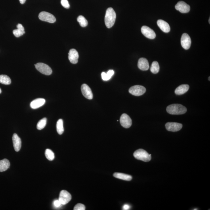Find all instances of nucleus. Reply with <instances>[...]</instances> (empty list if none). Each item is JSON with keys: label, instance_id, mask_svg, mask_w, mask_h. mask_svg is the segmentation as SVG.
<instances>
[{"label": "nucleus", "instance_id": "nucleus-21", "mask_svg": "<svg viewBox=\"0 0 210 210\" xmlns=\"http://www.w3.org/2000/svg\"><path fill=\"white\" fill-rule=\"evenodd\" d=\"M114 177L116 178L120 179V180H125V181H130L132 180V176L128 174H125L122 173H118L116 172L114 173Z\"/></svg>", "mask_w": 210, "mask_h": 210}, {"label": "nucleus", "instance_id": "nucleus-9", "mask_svg": "<svg viewBox=\"0 0 210 210\" xmlns=\"http://www.w3.org/2000/svg\"><path fill=\"white\" fill-rule=\"evenodd\" d=\"M176 10L183 13H188L190 10V7L184 1H180L175 6Z\"/></svg>", "mask_w": 210, "mask_h": 210}, {"label": "nucleus", "instance_id": "nucleus-23", "mask_svg": "<svg viewBox=\"0 0 210 210\" xmlns=\"http://www.w3.org/2000/svg\"><path fill=\"white\" fill-rule=\"evenodd\" d=\"M56 130L59 134L62 135L64 132L63 126V121L62 119H59L56 123Z\"/></svg>", "mask_w": 210, "mask_h": 210}, {"label": "nucleus", "instance_id": "nucleus-24", "mask_svg": "<svg viewBox=\"0 0 210 210\" xmlns=\"http://www.w3.org/2000/svg\"><path fill=\"white\" fill-rule=\"evenodd\" d=\"M11 79L6 75H0V83L2 84L8 85L11 83Z\"/></svg>", "mask_w": 210, "mask_h": 210}, {"label": "nucleus", "instance_id": "nucleus-1", "mask_svg": "<svg viewBox=\"0 0 210 210\" xmlns=\"http://www.w3.org/2000/svg\"><path fill=\"white\" fill-rule=\"evenodd\" d=\"M168 113L172 115H180L185 114L187 111L186 107L180 104H173L169 105L167 107Z\"/></svg>", "mask_w": 210, "mask_h": 210}, {"label": "nucleus", "instance_id": "nucleus-18", "mask_svg": "<svg viewBox=\"0 0 210 210\" xmlns=\"http://www.w3.org/2000/svg\"><path fill=\"white\" fill-rule=\"evenodd\" d=\"M157 23L158 25L162 31L165 33H168L170 31V27L166 21L163 20H159L158 21Z\"/></svg>", "mask_w": 210, "mask_h": 210}, {"label": "nucleus", "instance_id": "nucleus-2", "mask_svg": "<svg viewBox=\"0 0 210 210\" xmlns=\"http://www.w3.org/2000/svg\"><path fill=\"white\" fill-rule=\"evenodd\" d=\"M116 14L113 9L109 8L106 11L105 17V23L107 28H111L115 23Z\"/></svg>", "mask_w": 210, "mask_h": 210}, {"label": "nucleus", "instance_id": "nucleus-31", "mask_svg": "<svg viewBox=\"0 0 210 210\" xmlns=\"http://www.w3.org/2000/svg\"><path fill=\"white\" fill-rule=\"evenodd\" d=\"M61 4L64 8L68 9L70 8V5L67 0H61Z\"/></svg>", "mask_w": 210, "mask_h": 210}, {"label": "nucleus", "instance_id": "nucleus-36", "mask_svg": "<svg viewBox=\"0 0 210 210\" xmlns=\"http://www.w3.org/2000/svg\"><path fill=\"white\" fill-rule=\"evenodd\" d=\"M1 92H2V91H1V88H0V94L1 93Z\"/></svg>", "mask_w": 210, "mask_h": 210}, {"label": "nucleus", "instance_id": "nucleus-6", "mask_svg": "<svg viewBox=\"0 0 210 210\" xmlns=\"http://www.w3.org/2000/svg\"><path fill=\"white\" fill-rule=\"evenodd\" d=\"M39 18L42 21L53 23L56 21V17L51 13L45 11H42L39 14Z\"/></svg>", "mask_w": 210, "mask_h": 210}, {"label": "nucleus", "instance_id": "nucleus-33", "mask_svg": "<svg viewBox=\"0 0 210 210\" xmlns=\"http://www.w3.org/2000/svg\"><path fill=\"white\" fill-rule=\"evenodd\" d=\"M17 28L18 29L21 30H22L23 31H25L24 27L23 26V25L21 24H18L17 25Z\"/></svg>", "mask_w": 210, "mask_h": 210}, {"label": "nucleus", "instance_id": "nucleus-10", "mask_svg": "<svg viewBox=\"0 0 210 210\" xmlns=\"http://www.w3.org/2000/svg\"><path fill=\"white\" fill-rule=\"evenodd\" d=\"M183 127L181 123L176 122H168L165 124V127L168 131L176 132L180 131Z\"/></svg>", "mask_w": 210, "mask_h": 210}, {"label": "nucleus", "instance_id": "nucleus-20", "mask_svg": "<svg viewBox=\"0 0 210 210\" xmlns=\"http://www.w3.org/2000/svg\"><path fill=\"white\" fill-rule=\"evenodd\" d=\"M10 166L9 161L5 158L0 161V172L5 171L9 168Z\"/></svg>", "mask_w": 210, "mask_h": 210}, {"label": "nucleus", "instance_id": "nucleus-4", "mask_svg": "<svg viewBox=\"0 0 210 210\" xmlns=\"http://www.w3.org/2000/svg\"><path fill=\"white\" fill-rule=\"evenodd\" d=\"M36 68L39 72L46 75H50L52 73V68L47 65L43 63H39L35 65Z\"/></svg>", "mask_w": 210, "mask_h": 210}, {"label": "nucleus", "instance_id": "nucleus-25", "mask_svg": "<svg viewBox=\"0 0 210 210\" xmlns=\"http://www.w3.org/2000/svg\"><path fill=\"white\" fill-rule=\"evenodd\" d=\"M150 71L153 74H156L158 73L160 71V66L157 61H154L152 63Z\"/></svg>", "mask_w": 210, "mask_h": 210}, {"label": "nucleus", "instance_id": "nucleus-8", "mask_svg": "<svg viewBox=\"0 0 210 210\" xmlns=\"http://www.w3.org/2000/svg\"><path fill=\"white\" fill-rule=\"evenodd\" d=\"M120 122L122 127L128 129L131 126L132 121L131 118L126 114H123L120 118Z\"/></svg>", "mask_w": 210, "mask_h": 210}, {"label": "nucleus", "instance_id": "nucleus-27", "mask_svg": "<svg viewBox=\"0 0 210 210\" xmlns=\"http://www.w3.org/2000/svg\"><path fill=\"white\" fill-rule=\"evenodd\" d=\"M77 21L79 23V25L82 27H86L88 24V22L85 18L82 15L79 16L77 18Z\"/></svg>", "mask_w": 210, "mask_h": 210}, {"label": "nucleus", "instance_id": "nucleus-26", "mask_svg": "<svg viewBox=\"0 0 210 210\" xmlns=\"http://www.w3.org/2000/svg\"><path fill=\"white\" fill-rule=\"evenodd\" d=\"M45 155L47 159L49 161H53L55 158V154L51 149H47L46 150Z\"/></svg>", "mask_w": 210, "mask_h": 210}, {"label": "nucleus", "instance_id": "nucleus-30", "mask_svg": "<svg viewBox=\"0 0 210 210\" xmlns=\"http://www.w3.org/2000/svg\"><path fill=\"white\" fill-rule=\"evenodd\" d=\"M85 209V207L84 205L81 204H76L74 207V210H84Z\"/></svg>", "mask_w": 210, "mask_h": 210}, {"label": "nucleus", "instance_id": "nucleus-34", "mask_svg": "<svg viewBox=\"0 0 210 210\" xmlns=\"http://www.w3.org/2000/svg\"><path fill=\"white\" fill-rule=\"evenodd\" d=\"M130 206L128 204L124 205H123V207H122V208H123L122 209L124 210H129L130 209Z\"/></svg>", "mask_w": 210, "mask_h": 210}, {"label": "nucleus", "instance_id": "nucleus-28", "mask_svg": "<svg viewBox=\"0 0 210 210\" xmlns=\"http://www.w3.org/2000/svg\"><path fill=\"white\" fill-rule=\"evenodd\" d=\"M47 119L46 118L40 120L37 124V128L39 130H42L46 126Z\"/></svg>", "mask_w": 210, "mask_h": 210}, {"label": "nucleus", "instance_id": "nucleus-37", "mask_svg": "<svg viewBox=\"0 0 210 210\" xmlns=\"http://www.w3.org/2000/svg\"><path fill=\"white\" fill-rule=\"evenodd\" d=\"M210 18H209V21H209V24H210Z\"/></svg>", "mask_w": 210, "mask_h": 210}, {"label": "nucleus", "instance_id": "nucleus-35", "mask_svg": "<svg viewBox=\"0 0 210 210\" xmlns=\"http://www.w3.org/2000/svg\"><path fill=\"white\" fill-rule=\"evenodd\" d=\"M26 0H19L20 3L21 4H24L25 3Z\"/></svg>", "mask_w": 210, "mask_h": 210}, {"label": "nucleus", "instance_id": "nucleus-13", "mask_svg": "<svg viewBox=\"0 0 210 210\" xmlns=\"http://www.w3.org/2000/svg\"><path fill=\"white\" fill-rule=\"evenodd\" d=\"M82 93L87 99L91 100L93 98V95L91 88L88 85L84 84L81 87Z\"/></svg>", "mask_w": 210, "mask_h": 210}, {"label": "nucleus", "instance_id": "nucleus-7", "mask_svg": "<svg viewBox=\"0 0 210 210\" xmlns=\"http://www.w3.org/2000/svg\"><path fill=\"white\" fill-rule=\"evenodd\" d=\"M72 196L69 192L63 190L60 192L59 200L62 205L68 204L71 201Z\"/></svg>", "mask_w": 210, "mask_h": 210}, {"label": "nucleus", "instance_id": "nucleus-14", "mask_svg": "<svg viewBox=\"0 0 210 210\" xmlns=\"http://www.w3.org/2000/svg\"><path fill=\"white\" fill-rule=\"evenodd\" d=\"M68 54V59L72 64H76L78 62L79 54L76 49H70Z\"/></svg>", "mask_w": 210, "mask_h": 210}, {"label": "nucleus", "instance_id": "nucleus-11", "mask_svg": "<svg viewBox=\"0 0 210 210\" xmlns=\"http://www.w3.org/2000/svg\"><path fill=\"white\" fill-rule=\"evenodd\" d=\"M181 44L183 48L185 49H188L191 46L192 41L189 35L184 33L181 38Z\"/></svg>", "mask_w": 210, "mask_h": 210}, {"label": "nucleus", "instance_id": "nucleus-17", "mask_svg": "<svg viewBox=\"0 0 210 210\" xmlns=\"http://www.w3.org/2000/svg\"><path fill=\"white\" fill-rule=\"evenodd\" d=\"M45 102V100L43 98H38V99H35L31 102L30 107L33 109L38 108L43 106Z\"/></svg>", "mask_w": 210, "mask_h": 210}, {"label": "nucleus", "instance_id": "nucleus-38", "mask_svg": "<svg viewBox=\"0 0 210 210\" xmlns=\"http://www.w3.org/2000/svg\"><path fill=\"white\" fill-rule=\"evenodd\" d=\"M210 77H209V78H208V80H209V81H210Z\"/></svg>", "mask_w": 210, "mask_h": 210}, {"label": "nucleus", "instance_id": "nucleus-12", "mask_svg": "<svg viewBox=\"0 0 210 210\" xmlns=\"http://www.w3.org/2000/svg\"><path fill=\"white\" fill-rule=\"evenodd\" d=\"M141 32L145 37L149 39L155 38L156 35L153 30L146 26H143L141 28Z\"/></svg>", "mask_w": 210, "mask_h": 210}, {"label": "nucleus", "instance_id": "nucleus-3", "mask_svg": "<svg viewBox=\"0 0 210 210\" xmlns=\"http://www.w3.org/2000/svg\"><path fill=\"white\" fill-rule=\"evenodd\" d=\"M134 156L136 159L145 162H148L151 159V154H149L143 149H140L135 151Z\"/></svg>", "mask_w": 210, "mask_h": 210}, {"label": "nucleus", "instance_id": "nucleus-19", "mask_svg": "<svg viewBox=\"0 0 210 210\" xmlns=\"http://www.w3.org/2000/svg\"><path fill=\"white\" fill-rule=\"evenodd\" d=\"M189 85L186 84H182L176 88L175 93L177 95H181L184 94L189 89Z\"/></svg>", "mask_w": 210, "mask_h": 210}, {"label": "nucleus", "instance_id": "nucleus-22", "mask_svg": "<svg viewBox=\"0 0 210 210\" xmlns=\"http://www.w3.org/2000/svg\"><path fill=\"white\" fill-rule=\"evenodd\" d=\"M114 72L113 70H110L107 73L104 72H102L101 74L102 79L103 81H108L114 75Z\"/></svg>", "mask_w": 210, "mask_h": 210}, {"label": "nucleus", "instance_id": "nucleus-16", "mask_svg": "<svg viewBox=\"0 0 210 210\" xmlns=\"http://www.w3.org/2000/svg\"><path fill=\"white\" fill-rule=\"evenodd\" d=\"M138 68L142 71H146L149 69V64L147 59L145 58H141L138 60Z\"/></svg>", "mask_w": 210, "mask_h": 210}, {"label": "nucleus", "instance_id": "nucleus-5", "mask_svg": "<svg viewBox=\"0 0 210 210\" xmlns=\"http://www.w3.org/2000/svg\"><path fill=\"white\" fill-rule=\"evenodd\" d=\"M146 89L143 86L135 85L130 88L129 92L132 95L135 96H139L143 95L146 92Z\"/></svg>", "mask_w": 210, "mask_h": 210}, {"label": "nucleus", "instance_id": "nucleus-29", "mask_svg": "<svg viewBox=\"0 0 210 210\" xmlns=\"http://www.w3.org/2000/svg\"><path fill=\"white\" fill-rule=\"evenodd\" d=\"M25 33V31H23L21 30L18 29H15L13 31V34L17 37H20V36H22V35H24Z\"/></svg>", "mask_w": 210, "mask_h": 210}, {"label": "nucleus", "instance_id": "nucleus-32", "mask_svg": "<svg viewBox=\"0 0 210 210\" xmlns=\"http://www.w3.org/2000/svg\"><path fill=\"white\" fill-rule=\"evenodd\" d=\"M53 205L56 208H59L62 205L59 200H55L53 202Z\"/></svg>", "mask_w": 210, "mask_h": 210}, {"label": "nucleus", "instance_id": "nucleus-15", "mask_svg": "<svg viewBox=\"0 0 210 210\" xmlns=\"http://www.w3.org/2000/svg\"><path fill=\"white\" fill-rule=\"evenodd\" d=\"M13 147L16 151L18 152L21 149V138L18 137L17 134H14L12 137Z\"/></svg>", "mask_w": 210, "mask_h": 210}]
</instances>
